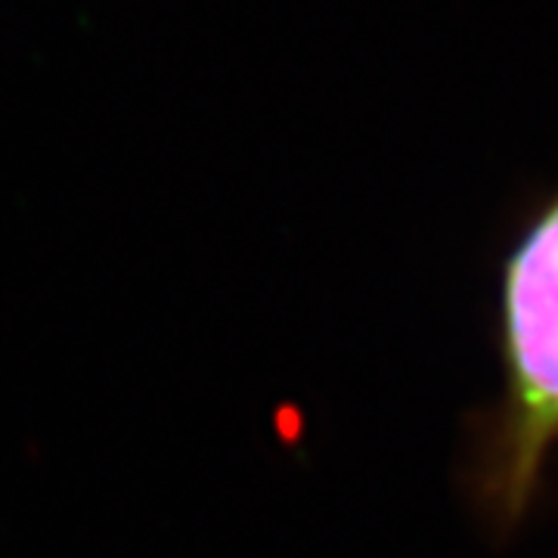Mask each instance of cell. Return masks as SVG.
Returning <instances> with one entry per match:
<instances>
[{
	"label": "cell",
	"mask_w": 558,
	"mask_h": 558,
	"mask_svg": "<svg viewBox=\"0 0 558 558\" xmlns=\"http://www.w3.org/2000/svg\"><path fill=\"white\" fill-rule=\"evenodd\" d=\"M502 348L509 410L499 440V499L519 509L558 438V193L506 264Z\"/></svg>",
	"instance_id": "cell-1"
}]
</instances>
